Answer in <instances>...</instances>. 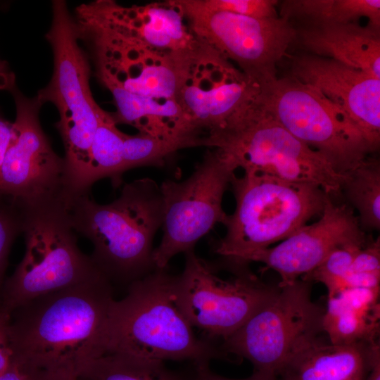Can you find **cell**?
Segmentation results:
<instances>
[{"instance_id": "1", "label": "cell", "mask_w": 380, "mask_h": 380, "mask_svg": "<svg viewBox=\"0 0 380 380\" xmlns=\"http://www.w3.org/2000/svg\"><path fill=\"white\" fill-rule=\"evenodd\" d=\"M114 300L112 284L102 273L30 300L10 312L12 357L31 368L77 372L102 355Z\"/></svg>"}, {"instance_id": "2", "label": "cell", "mask_w": 380, "mask_h": 380, "mask_svg": "<svg viewBox=\"0 0 380 380\" xmlns=\"http://www.w3.org/2000/svg\"><path fill=\"white\" fill-rule=\"evenodd\" d=\"M73 229L93 244L90 255L111 282L127 284L156 269L152 243L163 220V199L150 178L125 184L119 197L97 203L89 194L63 200Z\"/></svg>"}, {"instance_id": "3", "label": "cell", "mask_w": 380, "mask_h": 380, "mask_svg": "<svg viewBox=\"0 0 380 380\" xmlns=\"http://www.w3.org/2000/svg\"><path fill=\"white\" fill-rule=\"evenodd\" d=\"M175 277L166 269H156L129 284L125 298L114 300L104 333L103 354L163 362L189 360L194 365L223 358L225 354L213 341L196 336L177 308Z\"/></svg>"}, {"instance_id": "4", "label": "cell", "mask_w": 380, "mask_h": 380, "mask_svg": "<svg viewBox=\"0 0 380 380\" xmlns=\"http://www.w3.org/2000/svg\"><path fill=\"white\" fill-rule=\"evenodd\" d=\"M52 20L45 35L53 56L49 84L38 91L43 105L51 103L59 113L55 124L65 148L63 191L84 193L90 147L99 124L108 115L91 91V65L80 45L75 22L65 1L52 2Z\"/></svg>"}, {"instance_id": "5", "label": "cell", "mask_w": 380, "mask_h": 380, "mask_svg": "<svg viewBox=\"0 0 380 380\" xmlns=\"http://www.w3.org/2000/svg\"><path fill=\"white\" fill-rule=\"evenodd\" d=\"M25 251L5 281L0 309L9 313L39 296L87 281L101 273L79 248L62 196L22 204Z\"/></svg>"}, {"instance_id": "6", "label": "cell", "mask_w": 380, "mask_h": 380, "mask_svg": "<svg viewBox=\"0 0 380 380\" xmlns=\"http://www.w3.org/2000/svg\"><path fill=\"white\" fill-rule=\"evenodd\" d=\"M205 146L217 148L244 172L341 191L344 175L319 151L302 142L253 100L237 110Z\"/></svg>"}, {"instance_id": "7", "label": "cell", "mask_w": 380, "mask_h": 380, "mask_svg": "<svg viewBox=\"0 0 380 380\" xmlns=\"http://www.w3.org/2000/svg\"><path fill=\"white\" fill-rule=\"evenodd\" d=\"M236 201L215 252L241 261L247 254L283 241L321 215L327 196L318 186L291 182L264 174L244 172L231 182Z\"/></svg>"}, {"instance_id": "8", "label": "cell", "mask_w": 380, "mask_h": 380, "mask_svg": "<svg viewBox=\"0 0 380 380\" xmlns=\"http://www.w3.org/2000/svg\"><path fill=\"white\" fill-rule=\"evenodd\" d=\"M255 86L253 100L339 173L350 171L378 150L343 110L296 79L277 77Z\"/></svg>"}, {"instance_id": "9", "label": "cell", "mask_w": 380, "mask_h": 380, "mask_svg": "<svg viewBox=\"0 0 380 380\" xmlns=\"http://www.w3.org/2000/svg\"><path fill=\"white\" fill-rule=\"evenodd\" d=\"M324 311L312 300L310 281L278 284L271 298L220 348L247 359L254 371L277 375L295 353L321 338Z\"/></svg>"}, {"instance_id": "10", "label": "cell", "mask_w": 380, "mask_h": 380, "mask_svg": "<svg viewBox=\"0 0 380 380\" xmlns=\"http://www.w3.org/2000/svg\"><path fill=\"white\" fill-rule=\"evenodd\" d=\"M184 254V269L175 277V301L191 327L203 331L210 341L229 336L278 289L246 269V262L234 260V274L224 279L194 250Z\"/></svg>"}, {"instance_id": "11", "label": "cell", "mask_w": 380, "mask_h": 380, "mask_svg": "<svg viewBox=\"0 0 380 380\" xmlns=\"http://www.w3.org/2000/svg\"><path fill=\"white\" fill-rule=\"evenodd\" d=\"M236 167L220 151H208L189 177L165 179L160 186L163 199V235L153 251L156 269H166L177 254L194 250L195 244L228 215L222 198Z\"/></svg>"}, {"instance_id": "12", "label": "cell", "mask_w": 380, "mask_h": 380, "mask_svg": "<svg viewBox=\"0 0 380 380\" xmlns=\"http://www.w3.org/2000/svg\"><path fill=\"white\" fill-rule=\"evenodd\" d=\"M171 3L189 20L191 31L224 59L234 61L251 82L277 77V66L287 57L295 38L288 21L212 11L197 0Z\"/></svg>"}, {"instance_id": "13", "label": "cell", "mask_w": 380, "mask_h": 380, "mask_svg": "<svg viewBox=\"0 0 380 380\" xmlns=\"http://www.w3.org/2000/svg\"><path fill=\"white\" fill-rule=\"evenodd\" d=\"M16 116L0 169V191L22 204L62 195L64 160L53 150L43 131L37 97L25 96L16 87L10 91Z\"/></svg>"}, {"instance_id": "14", "label": "cell", "mask_w": 380, "mask_h": 380, "mask_svg": "<svg viewBox=\"0 0 380 380\" xmlns=\"http://www.w3.org/2000/svg\"><path fill=\"white\" fill-rule=\"evenodd\" d=\"M367 241L353 208L327 195L320 218L305 224L280 243L246 255L241 261L259 262L277 272L279 285L293 283L315 269L335 248Z\"/></svg>"}, {"instance_id": "15", "label": "cell", "mask_w": 380, "mask_h": 380, "mask_svg": "<svg viewBox=\"0 0 380 380\" xmlns=\"http://www.w3.org/2000/svg\"><path fill=\"white\" fill-rule=\"evenodd\" d=\"M287 75L343 110L379 149L380 80L334 60L302 52L289 57Z\"/></svg>"}, {"instance_id": "16", "label": "cell", "mask_w": 380, "mask_h": 380, "mask_svg": "<svg viewBox=\"0 0 380 380\" xmlns=\"http://www.w3.org/2000/svg\"><path fill=\"white\" fill-rule=\"evenodd\" d=\"M291 48L327 58L380 80V28L359 23L291 25Z\"/></svg>"}, {"instance_id": "17", "label": "cell", "mask_w": 380, "mask_h": 380, "mask_svg": "<svg viewBox=\"0 0 380 380\" xmlns=\"http://www.w3.org/2000/svg\"><path fill=\"white\" fill-rule=\"evenodd\" d=\"M379 342L336 345L319 338L282 366L279 380H365Z\"/></svg>"}, {"instance_id": "18", "label": "cell", "mask_w": 380, "mask_h": 380, "mask_svg": "<svg viewBox=\"0 0 380 380\" xmlns=\"http://www.w3.org/2000/svg\"><path fill=\"white\" fill-rule=\"evenodd\" d=\"M380 289H350L329 296L322 319L328 341L336 345L379 342Z\"/></svg>"}, {"instance_id": "19", "label": "cell", "mask_w": 380, "mask_h": 380, "mask_svg": "<svg viewBox=\"0 0 380 380\" xmlns=\"http://www.w3.org/2000/svg\"><path fill=\"white\" fill-rule=\"evenodd\" d=\"M277 8L291 25L359 23L366 18L380 28L379 0H284Z\"/></svg>"}, {"instance_id": "20", "label": "cell", "mask_w": 380, "mask_h": 380, "mask_svg": "<svg viewBox=\"0 0 380 380\" xmlns=\"http://www.w3.org/2000/svg\"><path fill=\"white\" fill-rule=\"evenodd\" d=\"M77 380H196L173 371L164 362L105 353L84 362L77 369Z\"/></svg>"}, {"instance_id": "21", "label": "cell", "mask_w": 380, "mask_h": 380, "mask_svg": "<svg viewBox=\"0 0 380 380\" xmlns=\"http://www.w3.org/2000/svg\"><path fill=\"white\" fill-rule=\"evenodd\" d=\"M125 133L120 131L110 114L99 124L89 150L88 169L84 189L89 194L98 180L109 178L116 188L122 182L123 142Z\"/></svg>"}, {"instance_id": "22", "label": "cell", "mask_w": 380, "mask_h": 380, "mask_svg": "<svg viewBox=\"0 0 380 380\" xmlns=\"http://www.w3.org/2000/svg\"><path fill=\"white\" fill-rule=\"evenodd\" d=\"M341 185L353 208L358 213L361 227L380 228V163L371 156L344 174Z\"/></svg>"}, {"instance_id": "23", "label": "cell", "mask_w": 380, "mask_h": 380, "mask_svg": "<svg viewBox=\"0 0 380 380\" xmlns=\"http://www.w3.org/2000/svg\"><path fill=\"white\" fill-rule=\"evenodd\" d=\"M186 147L187 146L180 141L162 139L141 132L135 135L125 134L124 171L143 166H163L170 156Z\"/></svg>"}, {"instance_id": "24", "label": "cell", "mask_w": 380, "mask_h": 380, "mask_svg": "<svg viewBox=\"0 0 380 380\" xmlns=\"http://www.w3.org/2000/svg\"><path fill=\"white\" fill-rule=\"evenodd\" d=\"M22 226L21 205L8 198L0 207V300L11 248L16 237L22 234Z\"/></svg>"}, {"instance_id": "25", "label": "cell", "mask_w": 380, "mask_h": 380, "mask_svg": "<svg viewBox=\"0 0 380 380\" xmlns=\"http://www.w3.org/2000/svg\"><path fill=\"white\" fill-rule=\"evenodd\" d=\"M366 241L351 243L335 248L315 269L305 274L303 280L321 282L324 285L347 274L350 271L356 254Z\"/></svg>"}, {"instance_id": "26", "label": "cell", "mask_w": 380, "mask_h": 380, "mask_svg": "<svg viewBox=\"0 0 380 380\" xmlns=\"http://www.w3.org/2000/svg\"><path fill=\"white\" fill-rule=\"evenodd\" d=\"M277 0H197L203 7L256 18H279Z\"/></svg>"}, {"instance_id": "27", "label": "cell", "mask_w": 380, "mask_h": 380, "mask_svg": "<svg viewBox=\"0 0 380 380\" xmlns=\"http://www.w3.org/2000/svg\"><path fill=\"white\" fill-rule=\"evenodd\" d=\"M328 297L350 289H380V273L351 272L324 284Z\"/></svg>"}, {"instance_id": "28", "label": "cell", "mask_w": 380, "mask_h": 380, "mask_svg": "<svg viewBox=\"0 0 380 380\" xmlns=\"http://www.w3.org/2000/svg\"><path fill=\"white\" fill-rule=\"evenodd\" d=\"M351 272L380 273V240L367 241L356 254Z\"/></svg>"}, {"instance_id": "29", "label": "cell", "mask_w": 380, "mask_h": 380, "mask_svg": "<svg viewBox=\"0 0 380 380\" xmlns=\"http://www.w3.org/2000/svg\"><path fill=\"white\" fill-rule=\"evenodd\" d=\"M9 318L10 314L0 309V374L7 367L12 355L8 332Z\"/></svg>"}, {"instance_id": "30", "label": "cell", "mask_w": 380, "mask_h": 380, "mask_svg": "<svg viewBox=\"0 0 380 380\" xmlns=\"http://www.w3.org/2000/svg\"><path fill=\"white\" fill-rule=\"evenodd\" d=\"M30 380H77V374L67 368L32 369Z\"/></svg>"}, {"instance_id": "31", "label": "cell", "mask_w": 380, "mask_h": 380, "mask_svg": "<svg viewBox=\"0 0 380 380\" xmlns=\"http://www.w3.org/2000/svg\"><path fill=\"white\" fill-rule=\"evenodd\" d=\"M30 376L31 368L11 356L7 367L0 374V380H30Z\"/></svg>"}, {"instance_id": "32", "label": "cell", "mask_w": 380, "mask_h": 380, "mask_svg": "<svg viewBox=\"0 0 380 380\" xmlns=\"http://www.w3.org/2000/svg\"><path fill=\"white\" fill-rule=\"evenodd\" d=\"M12 126L13 123L5 120L0 114V169L11 140Z\"/></svg>"}, {"instance_id": "33", "label": "cell", "mask_w": 380, "mask_h": 380, "mask_svg": "<svg viewBox=\"0 0 380 380\" xmlns=\"http://www.w3.org/2000/svg\"><path fill=\"white\" fill-rule=\"evenodd\" d=\"M15 86V76L8 63L0 59V90H11Z\"/></svg>"}, {"instance_id": "34", "label": "cell", "mask_w": 380, "mask_h": 380, "mask_svg": "<svg viewBox=\"0 0 380 380\" xmlns=\"http://www.w3.org/2000/svg\"><path fill=\"white\" fill-rule=\"evenodd\" d=\"M194 365L196 380H235L225 378L213 372L208 367V363Z\"/></svg>"}, {"instance_id": "35", "label": "cell", "mask_w": 380, "mask_h": 380, "mask_svg": "<svg viewBox=\"0 0 380 380\" xmlns=\"http://www.w3.org/2000/svg\"><path fill=\"white\" fill-rule=\"evenodd\" d=\"M365 380H380V348L377 349L373 355Z\"/></svg>"}, {"instance_id": "36", "label": "cell", "mask_w": 380, "mask_h": 380, "mask_svg": "<svg viewBox=\"0 0 380 380\" xmlns=\"http://www.w3.org/2000/svg\"><path fill=\"white\" fill-rule=\"evenodd\" d=\"M235 380H279L277 376L273 374L262 373L254 371L253 374L247 378Z\"/></svg>"}, {"instance_id": "37", "label": "cell", "mask_w": 380, "mask_h": 380, "mask_svg": "<svg viewBox=\"0 0 380 380\" xmlns=\"http://www.w3.org/2000/svg\"><path fill=\"white\" fill-rule=\"evenodd\" d=\"M8 196H6L0 191V207L8 199Z\"/></svg>"}]
</instances>
